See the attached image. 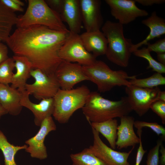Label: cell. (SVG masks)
<instances>
[{
	"label": "cell",
	"mask_w": 165,
	"mask_h": 165,
	"mask_svg": "<svg viewBox=\"0 0 165 165\" xmlns=\"http://www.w3.org/2000/svg\"><path fill=\"white\" fill-rule=\"evenodd\" d=\"M21 93V105L31 111L34 116L35 124L40 127L45 118L53 115L54 109L53 97L42 99L38 103L36 104L30 100V94L26 90Z\"/></svg>",
	"instance_id": "9a60e30c"
},
{
	"label": "cell",
	"mask_w": 165,
	"mask_h": 165,
	"mask_svg": "<svg viewBox=\"0 0 165 165\" xmlns=\"http://www.w3.org/2000/svg\"><path fill=\"white\" fill-rule=\"evenodd\" d=\"M57 127L52 116L45 118L42 122L37 133L33 137L26 140L28 145L25 149L31 157L40 160L46 159L48 156L46 148L44 141L46 136L52 131L56 130Z\"/></svg>",
	"instance_id": "4fadbf2b"
},
{
	"label": "cell",
	"mask_w": 165,
	"mask_h": 165,
	"mask_svg": "<svg viewBox=\"0 0 165 165\" xmlns=\"http://www.w3.org/2000/svg\"><path fill=\"white\" fill-rule=\"evenodd\" d=\"M21 93L9 85L0 83V102L7 113L18 115L23 107L20 104Z\"/></svg>",
	"instance_id": "d6986e66"
},
{
	"label": "cell",
	"mask_w": 165,
	"mask_h": 165,
	"mask_svg": "<svg viewBox=\"0 0 165 165\" xmlns=\"http://www.w3.org/2000/svg\"><path fill=\"white\" fill-rule=\"evenodd\" d=\"M3 4L7 7L14 12H22L24 9L22 7L17 4L13 0H1Z\"/></svg>",
	"instance_id": "e575fe53"
},
{
	"label": "cell",
	"mask_w": 165,
	"mask_h": 165,
	"mask_svg": "<svg viewBox=\"0 0 165 165\" xmlns=\"http://www.w3.org/2000/svg\"><path fill=\"white\" fill-rule=\"evenodd\" d=\"M7 113V112L3 108L0 102V119L2 116Z\"/></svg>",
	"instance_id": "60d3db41"
},
{
	"label": "cell",
	"mask_w": 165,
	"mask_h": 165,
	"mask_svg": "<svg viewBox=\"0 0 165 165\" xmlns=\"http://www.w3.org/2000/svg\"><path fill=\"white\" fill-rule=\"evenodd\" d=\"M158 101L165 102V91H160Z\"/></svg>",
	"instance_id": "ab89813d"
},
{
	"label": "cell",
	"mask_w": 165,
	"mask_h": 165,
	"mask_svg": "<svg viewBox=\"0 0 165 165\" xmlns=\"http://www.w3.org/2000/svg\"><path fill=\"white\" fill-rule=\"evenodd\" d=\"M83 24L86 31L100 30L103 25L101 12V2L99 0H79Z\"/></svg>",
	"instance_id": "5bb4252c"
},
{
	"label": "cell",
	"mask_w": 165,
	"mask_h": 165,
	"mask_svg": "<svg viewBox=\"0 0 165 165\" xmlns=\"http://www.w3.org/2000/svg\"><path fill=\"white\" fill-rule=\"evenodd\" d=\"M70 157L71 165H107L96 156L89 148H85L79 152L72 154Z\"/></svg>",
	"instance_id": "d4e9b609"
},
{
	"label": "cell",
	"mask_w": 165,
	"mask_h": 165,
	"mask_svg": "<svg viewBox=\"0 0 165 165\" xmlns=\"http://www.w3.org/2000/svg\"><path fill=\"white\" fill-rule=\"evenodd\" d=\"M157 58L159 62L165 65V53H158Z\"/></svg>",
	"instance_id": "f35d334b"
},
{
	"label": "cell",
	"mask_w": 165,
	"mask_h": 165,
	"mask_svg": "<svg viewBox=\"0 0 165 165\" xmlns=\"http://www.w3.org/2000/svg\"><path fill=\"white\" fill-rule=\"evenodd\" d=\"M27 145L15 146L10 143L3 132L0 130V149L4 157V165H17L15 160V156L19 150L25 149Z\"/></svg>",
	"instance_id": "cb8c5ba5"
},
{
	"label": "cell",
	"mask_w": 165,
	"mask_h": 165,
	"mask_svg": "<svg viewBox=\"0 0 165 165\" xmlns=\"http://www.w3.org/2000/svg\"><path fill=\"white\" fill-rule=\"evenodd\" d=\"M129 81L131 85L143 88H152L165 84V77L157 72L143 79H137L136 75L132 76Z\"/></svg>",
	"instance_id": "484cf974"
},
{
	"label": "cell",
	"mask_w": 165,
	"mask_h": 165,
	"mask_svg": "<svg viewBox=\"0 0 165 165\" xmlns=\"http://www.w3.org/2000/svg\"><path fill=\"white\" fill-rule=\"evenodd\" d=\"M15 68L12 57H9L0 64V83L9 85L11 83Z\"/></svg>",
	"instance_id": "83f0119b"
},
{
	"label": "cell",
	"mask_w": 165,
	"mask_h": 165,
	"mask_svg": "<svg viewBox=\"0 0 165 165\" xmlns=\"http://www.w3.org/2000/svg\"><path fill=\"white\" fill-rule=\"evenodd\" d=\"M162 141L159 140L156 145L148 152L147 158L146 165H159V152Z\"/></svg>",
	"instance_id": "f546056e"
},
{
	"label": "cell",
	"mask_w": 165,
	"mask_h": 165,
	"mask_svg": "<svg viewBox=\"0 0 165 165\" xmlns=\"http://www.w3.org/2000/svg\"><path fill=\"white\" fill-rule=\"evenodd\" d=\"M30 75L35 82L27 83L25 90L38 100L53 97L60 88L55 75L48 76L38 69H32Z\"/></svg>",
	"instance_id": "9c48e42d"
},
{
	"label": "cell",
	"mask_w": 165,
	"mask_h": 165,
	"mask_svg": "<svg viewBox=\"0 0 165 165\" xmlns=\"http://www.w3.org/2000/svg\"><path fill=\"white\" fill-rule=\"evenodd\" d=\"M90 91L86 86L63 90L60 88L53 97L54 109L53 116L60 123H67L74 112L85 105Z\"/></svg>",
	"instance_id": "5b68a950"
},
{
	"label": "cell",
	"mask_w": 165,
	"mask_h": 165,
	"mask_svg": "<svg viewBox=\"0 0 165 165\" xmlns=\"http://www.w3.org/2000/svg\"><path fill=\"white\" fill-rule=\"evenodd\" d=\"M91 128L93 143L89 148L96 156L107 165H131L128 159L135 146H133L128 152L115 150L107 146L101 140L99 133Z\"/></svg>",
	"instance_id": "30bf717a"
},
{
	"label": "cell",
	"mask_w": 165,
	"mask_h": 165,
	"mask_svg": "<svg viewBox=\"0 0 165 165\" xmlns=\"http://www.w3.org/2000/svg\"><path fill=\"white\" fill-rule=\"evenodd\" d=\"M0 165H1V163H0Z\"/></svg>",
	"instance_id": "7bdbcfd3"
},
{
	"label": "cell",
	"mask_w": 165,
	"mask_h": 165,
	"mask_svg": "<svg viewBox=\"0 0 165 165\" xmlns=\"http://www.w3.org/2000/svg\"><path fill=\"white\" fill-rule=\"evenodd\" d=\"M142 130H137V134L140 138L139 145L137 150L136 157V162L135 165H140L143 159L144 155L146 152V150L144 149L141 140V134Z\"/></svg>",
	"instance_id": "d6a6232c"
},
{
	"label": "cell",
	"mask_w": 165,
	"mask_h": 165,
	"mask_svg": "<svg viewBox=\"0 0 165 165\" xmlns=\"http://www.w3.org/2000/svg\"><path fill=\"white\" fill-rule=\"evenodd\" d=\"M90 124L91 127L101 134L106 138L112 148L116 149L118 126L116 119H111L102 122L91 123Z\"/></svg>",
	"instance_id": "603a6c76"
},
{
	"label": "cell",
	"mask_w": 165,
	"mask_h": 165,
	"mask_svg": "<svg viewBox=\"0 0 165 165\" xmlns=\"http://www.w3.org/2000/svg\"><path fill=\"white\" fill-rule=\"evenodd\" d=\"M120 123L118 126L116 142L119 149L130 146H135L139 143L140 138L137 136L134 130V118L128 115L121 118Z\"/></svg>",
	"instance_id": "2e32d148"
},
{
	"label": "cell",
	"mask_w": 165,
	"mask_h": 165,
	"mask_svg": "<svg viewBox=\"0 0 165 165\" xmlns=\"http://www.w3.org/2000/svg\"><path fill=\"white\" fill-rule=\"evenodd\" d=\"M133 53L135 56L145 58L148 61L149 64L148 68H152L153 71L161 74L165 73V65L155 60L147 48L137 49Z\"/></svg>",
	"instance_id": "4316f807"
},
{
	"label": "cell",
	"mask_w": 165,
	"mask_h": 165,
	"mask_svg": "<svg viewBox=\"0 0 165 165\" xmlns=\"http://www.w3.org/2000/svg\"><path fill=\"white\" fill-rule=\"evenodd\" d=\"M142 24L150 29L149 34L144 40L136 44H133L130 48L131 53L136 51L143 45H147L148 42L156 38H160L165 34V20L157 16L155 11L151 16L141 21Z\"/></svg>",
	"instance_id": "44dd1931"
},
{
	"label": "cell",
	"mask_w": 165,
	"mask_h": 165,
	"mask_svg": "<svg viewBox=\"0 0 165 165\" xmlns=\"http://www.w3.org/2000/svg\"><path fill=\"white\" fill-rule=\"evenodd\" d=\"M59 15L68 25L70 31L79 34L82 23L79 0H64Z\"/></svg>",
	"instance_id": "e0dca14e"
},
{
	"label": "cell",
	"mask_w": 165,
	"mask_h": 165,
	"mask_svg": "<svg viewBox=\"0 0 165 165\" xmlns=\"http://www.w3.org/2000/svg\"><path fill=\"white\" fill-rule=\"evenodd\" d=\"M40 25L17 28L5 42L14 55L26 57L33 69L54 76L62 60L59 52L69 33Z\"/></svg>",
	"instance_id": "6da1fadb"
},
{
	"label": "cell",
	"mask_w": 165,
	"mask_h": 165,
	"mask_svg": "<svg viewBox=\"0 0 165 165\" xmlns=\"http://www.w3.org/2000/svg\"><path fill=\"white\" fill-rule=\"evenodd\" d=\"M137 2L145 6H150L154 4H160L165 2L164 0H134Z\"/></svg>",
	"instance_id": "8d00e7d4"
},
{
	"label": "cell",
	"mask_w": 165,
	"mask_h": 165,
	"mask_svg": "<svg viewBox=\"0 0 165 165\" xmlns=\"http://www.w3.org/2000/svg\"><path fill=\"white\" fill-rule=\"evenodd\" d=\"M159 151L161 156L160 157V160L159 161L160 165H165V148L162 144L160 146Z\"/></svg>",
	"instance_id": "74e56055"
},
{
	"label": "cell",
	"mask_w": 165,
	"mask_h": 165,
	"mask_svg": "<svg viewBox=\"0 0 165 165\" xmlns=\"http://www.w3.org/2000/svg\"><path fill=\"white\" fill-rule=\"evenodd\" d=\"M83 113L90 123L100 122L128 114L132 110L127 96L117 101L103 98L98 92H90L82 108Z\"/></svg>",
	"instance_id": "7a4b0ae2"
},
{
	"label": "cell",
	"mask_w": 165,
	"mask_h": 165,
	"mask_svg": "<svg viewBox=\"0 0 165 165\" xmlns=\"http://www.w3.org/2000/svg\"><path fill=\"white\" fill-rule=\"evenodd\" d=\"M161 91L158 87L147 88L130 85L125 88L127 100L132 111L140 117L148 112L152 103L158 101Z\"/></svg>",
	"instance_id": "ba28073f"
},
{
	"label": "cell",
	"mask_w": 165,
	"mask_h": 165,
	"mask_svg": "<svg viewBox=\"0 0 165 165\" xmlns=\"http://www.w3.org/2000/svg\"><path fill=\"white\" fill-rule=\"evenodd\" d=\"M82 68L89 81L96 84L100 92L109 91L116 86L131 85L129 80L132 76L122 70H112L101 60H96L92 64L82 66Z\"/></svg>",
	"instance_id": "8992f818"
},
{
	"label": "cell",
	"mask_w": 165,
	"mask_h": 165,
	"mask_svg": "<svg viewBox=\"0 0 165 165\" xmlns=\"http://www.w3.org/2000/svg\"><path fill=\"white\" fill-rule=\"evenodd\" d=\"M152 111L160 118L162 123L165 124V102L156 101L151 105L150 108Z\"/></svg>",
	"instance_id": "4dcf8cb0"
},
{
	"label": "cell",
	"mask_w": 165,
	"mask_h": 165,
	"mask_svg": "<svg viewBox=\"0 0 165 165\" xmlns=\"http://www.w3.org/2000/svg\"><path fill=\"white\" fill-rule=\"evenodd\" d=\"M26 11L18 17L16 24L17 28L33 25H40L61 31H68L59 14L51 9L45 1L28 0Z\"/></svg>",
	"instance_id": "3957f363"
},
{
	"label": "cell",
	"mask_w": 165,
	"mask_h": 165,
	"mask_svg": "<svg viewBox=\"0 0 165 165\" xmlns=\"http://www.w3.org/2000/svg\"><path fill=\"white\" fill-rule=\"evenodd\" d=\"M54 75L60 89L63 90H71L77 84L89 80L83 71L82 65L63 60L57 68Z\"/></svg>",
	"instance_id": "8fae6325"
},
{
	"label": "cell",
	"mask_w": 165,
	"mask_h": 165,
	"mask_svg": "<svg viewBox=\"0 0 165 165\" xmlns=\"http://www.w3.org/2000/svg\"><path fill=\"white\" fill-rule=\"evenodd\" d=\"M8 54L7 46L2 42H0V64L9 58Z\"/></svg>",
	"instance_id": "d590c367"
},
{
	"label": "cell",
	"mask_w": 165,
	"mask_h": 165,
	"mask_svg": "<svg viewBox=\"0 0 165 165\" xmlns=\"http://www.w3.org/2000/svg\"><path fill=\"white\" fill-rule=\"evenodd\" d=\"M109 7L112 16L120 24H127L137 18L146 16L148 13L138 8L134 0H105Z\"/></svg>",
	"instance_id": "7c38bea8"
},
{
	"label": "cell",
	"mask_w": 165,
	"mask_h": 165,
	"mask_svg": "<svg viewBox=\"0 0 165 165\" xmlns=\"http://www.w3.org/2000/svg\"><path fill=\"white\" fill-rule=\"evenodd\" d=\"M13 1L18 5L22 7L24 5V3L20 0H13Z\"/></svg>",
	"instance_id": "b9f144b4"
},
{
	"label": "cell",
	"mask_w": 165,
	"mask_h": 165,
	"mask_svg": "<svg viewBox=\"0 0 165 165\" xmlns=\"http://www.w3.org/2000/svg\"><path fill=\"white\" fill-rule=\"evenodd\" d=\"M12 58L16 72L13 74L11 86L22 93L25 90L27 81L31 76V72L33 69L32 65L25 57L14 55Z\"/></svg>",
	"instance_id": "ffe728a7"
},
{
	"label": "cell",
	"mask_w": 165,
	"mask_h": 165,
	"mask_svg": "<svg viewBox=\"0 0 165 165\" xmlns=\"http://www.w3.org/2000/svg\"><path fill=\"white\" fill-rule=\"evenodd\" d=\"M147 48L150 52L154 51L158 53H165V38L158 40L153 44L148 42Z\"/></svg>",
	"instance_id": "1f68e13d"
},
{
	"label": "cell",
	"mask_w": 165,
	"mask_h": 165,
	"mask_svg": "<svg viewBox=\"0 0 165 165\" xmlns=\"http://www.w3.org/2000/svg\"><path fill=\"white\" fill-rule=\"evenodd\" d=\"M18 17L14 12L5 6L0 0V42H5L16 25Z\"/></svg>",
	"instance_id": "7402d4cb"
},
{
	"label": "cell",
	"mask_w": 165,
	"mask_h": 165,
	"mask_svg": "<svg viewBox=\"0 0 165 165\" xmlns=\"http://www.w3.org/2000/svg\"><path fill=\"white\" fill-rule=\"evenodd\" d=\"M45 1L51 9L60 14L64 0H48Z\"/></svg>",
	"instance_id": "836d02e7"
},
{
	"label": "cell",
	"mask_w": 165,
	"mask_h": 165,
	"mask_svg": "<svg viewBox=\"0 0 165 165\" xmlns=\"http://www.w3.org/2000/svg\"><path fill=\"white\" fill-rule=\"evenodd\" d=\"M102 32L108 41L105 55L112 63L125 68L129 64L133 44L124 35L123 25L119 22L107 20L101 27Z\"/></svg>",
	"instance_id": "277c9868"
},
{
	"label": "cell",
	"mask_w": 165,
	"mask_h": 165,
	"mask_svg": "<svg viewBox=\"0 0 165 165\" xmlns=\"http://www.w3.org/2000/svg\"><path fill=\"white\" fill-rule=\"evenodd\" d=\"M134 126L138 130H142L143 128L147 127L150 128L158 135H162L165 137V128L162 125L156 122H148L144 121H135L134 123Z\"/></svg>",
	"instance_id": "f1b7e54d"
},
{
	"label": "cell",
	"mask_w": 165,
	"mask_h": 165,
	"mask_svg": "<svg viewBox=\"0 0 165 165\" xmlns=\"http://www.w3.org/2000/svg\"><path fill=\"white\" fill-rule=\"evenodd\" d=\"M83 45L86 50L95 57L105 55L108 41L100 30L87 32L79 35Z\"/></svg>",
	"instance_id": "ac0fdd59"
},
{
	"label": "cell",
	"mask_w": 165,
	"mask_h": 165,
	"mask_svg": "<svg viewBox=\"0 0 165 165\" xmlns=\"http://www.w3.org/2000/svg\"><path fill=\"white\" fill-rule=\"evenodd\" d=\"M58 54L62 60L77 62L82 66L90 65L97 60L96 57L85 49L79 35L70 31Z\"/></svg>",
	"instance_id": "52a82bcc"
}]
</instances>
